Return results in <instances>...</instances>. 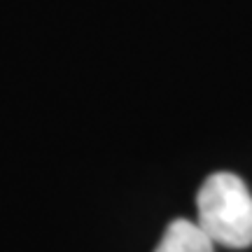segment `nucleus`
Wrapping results in <instances>:
<instances>
[{"label": "nucleus", "mask_w": 252, "mask_h": 252, "mask_svg": "<svg viewBox=\"0 0 252 252\" xmlns=\"http://www.w3.org/2000/svg\"><path fill=\"white\" fill-rule=\"evenodd\" d=\"M198 226L224 248L252 245V194L231 173L210 175L196 196Z\"/></svg>", "instance_id": "f257e3e1"}, {"label": "nucleus", "mask_w": 252, "mask_h": 252, "mask_svg": "<svg viewBox=\"0 0 252 252\" xmlns=\"http://www.w3.org/2000/svg\"><path fill=\"white\" fill-rule=\"evenodd\" d=\"M213 245L215 243L198 226V222L175 220L166 229V234H163V238L159 241L154 252H215Z\"/></svg>", "instance_id": "f03ea898"}]
</instances>
